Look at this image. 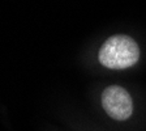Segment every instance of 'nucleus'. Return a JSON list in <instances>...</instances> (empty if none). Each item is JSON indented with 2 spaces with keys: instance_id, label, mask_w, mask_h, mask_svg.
<instances>
[{
  "instance_id": "nucleus-1",
  "label": "nucleus",
  "mask_w": 146,
  "mask_h": 131,
  "mask_svg": "<svg viewBox=\"0 0 146 131\" xmlns=\"http://www.w3.org/2000/svg\"><path fill=\"white\" fill-rule=\"evenodd\" d=\"M98 58L104 67L111 70H124L134 66L140 59V47L129 36L117 34L104 41Z\"/></svg>"
},
{
  "instance_id": "nucleus-2",
  "label": "nucleus",
  "mask_w": 146,
  "mask_h": 131,
  "mask_svg": "<svg viewBox=\"0 0 146 131\" xmlns=\"http://www.w3.org/2000/svg\"><path fill=\"white\" fill-rule=\"evenodd\" d=\"M102 105L106 113L116 121H125L133 113L131 95L123 87L110 85L102 93Z\"/></svg>"
}]
</instances>
